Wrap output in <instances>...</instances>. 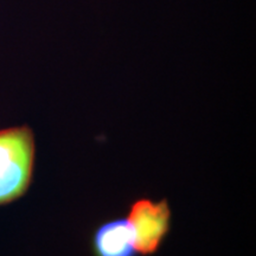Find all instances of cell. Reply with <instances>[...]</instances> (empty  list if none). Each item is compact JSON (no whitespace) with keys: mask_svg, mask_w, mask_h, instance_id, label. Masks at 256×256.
<instances>
[{"mask_svg":"<svg viewBox=\"0 0 256 256\" xmlns=\"http://www.w3.org/2000/svg\"><path fill=\"white\" fill-rule=\"evenodd\" d=\"M36 145L30 127L0 130V206L26 194L32 183Z\"/></svg>","mask_w":256,"mask_h":256,"instance_id":"6da1fadb","label":"cell"},{"mask_svg":"<svg viewBox=\"0 0 256 256\" xmlns=\"http://www.w3.org/2000/svg\"><path fill=\"white\" fill-rule=\"evenodd\" d=\"M133 232L138 254L154 255L171 229V209L168 200L154 202L148 198L136 200L127 217Z\"/></svg>","mask_w":256,"mask_h":256,"instance_id":"7a4b0ae2","label":"cell"},{"mask_svg":"<svg viewBox=\"0 0 256 256\" xmlns=\"http://www.w3.org/2000/svg\"><path fill=\"white\" fill-rule=\"evenodd\" d=\"M94 256H136L133 232L124 218L100 224L92 236Z\"/></svg>","mask_w":256,"mask_h":256,"instance_id":"3957f363","label":"cell"}]
</instances>
